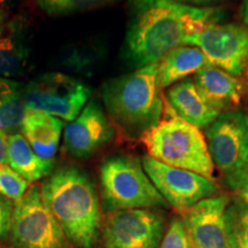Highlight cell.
<instances>
[{"label":"cell","instance_id":"cell-30","mask_svg":"<svg viewBox=\"0 0 248 248\" xmlns=\"http://www.w3.org/2000/svg\"><path fill=\"white\" fill-rule=\"evenodd\" d=\"M176 1H179V2H193V4H201V2H206L208 1V0H176Z\"/></svg>","mask_w":248,"mask_h":248},{"label":"cell","instance_id":"cell-14","mask_svg":"<svg viewBox=\"0 0 248 248\" xmlns=\"http://www.w3.org/2000/svg\"><path fill=\"white\" fill-rule=\"evenodd\" d=\"M193 82L207 104L219 114L235 110L243 100L244 83L213 64L194 74Z\"/></svg>","mask_w":248,"mask_h":248},{"label":"cell","instance_id":"cell-29","mask_svg":"<svg viewBox=\"0 0 248 248\" xmlns=\"http://www.w3.org/2000/svg\"><path fill=\"white\" fill-rule=\"evenodd\" d=\"M18 1H20V0H0V7H11V6L15 5Z\"/></svg>","mask_w":248,"mask_h":248},{"label":"cell","instance_id":"cell-12","mask_svg":"<svg viewBox=\"0 0 248 248\" xmlns=\"http://www.w3.org/2000/svg\"><path fill=\"white\" fill-rule=\"evenodd\" d=\"M230 201L226 194L214 195L179 213L193 248H230L225 223Z\"/></svg>","mask_w":248,"mask_h":248},{"label":"cell","instance_id":"cell-16","mask_svg":"<svg viewBox=\"0 0 248 248\" xmlns=\"http://www.w3.org/2000/svg\"><path fill=\"white\" fill-rule=\"evenodd\" d=\"M64 121L58 117L28 110L24 116L21 133L38 156L53 161L60 145Z\"/></svg>","mask_w":248,"mask_h":248},{"label":"cell","instance_id":"cell-28","mask_svg":"<svg viewBox=\"0 0 248 248\" xmlns=\"http://www.w3.org/2000/svg\"><path fill=\"white\" fill-rule=\"evenodd\" d=\"M240 16L243 18L245 27L248 28V0H243V1H241Z\"/></svg>","mask_w":248,"mask_h":248},{"label":"cell","instance_id":"cell-31","mask_svg":"<svg viewBox=\"0 0 248 248\" xmlns=\"http://www.w3.org/2000/svg\"><path fill=\"white\" fill-rule=\"evenodd\" d=\"M5 22H6L5 13H4V11H2V8L0 7V27H1Z\"/></svg>","mask_w":248,"mask_h":248},{"label":"cell","instance_id":"cell-19","mask_svg":"<svg viewBox=\"0 0 248 248\" xmlns=\"http://www.w3.org/2000/svg\"><path fill=\"white\" fill-rule=\"evenodd\" d=\"M8 166L31 184L52 173L53 161L38 156L21 132L8 136Z\"/></svg>","mask_w":248,"mask_h":248},{"label":"cell","instance_id":"cell-4","mask_svg":"<svg viewBox=\"0 0 248 248\" xmlns=\"http://www.w3.org/2000/svg\"><path fill=\"white\" fill-rule=\"evenodd\" d=\"M140 140L152 159L213 179L215 166L206 138L200 129L181 117L161 120Z\"/></svg>","mask_w":248,"mask_h":248},{"label":"cell","instance_id":"cell-18","mask_svg":"<svg viewBox=\"0 0 248 248\" xmlns=\"http://www.w3.org/2000/svg\"><path fill=\"white\" fill-rule=\"evenodd\" d=\"M30 49L22 26L16 21L0 27V77L12 78L26 70Z\"/></svg>","mask_w":248,"mask_h":248},{"label":"cell","instance_id":"cell-15","mask_svg":"<svg viewBox=\"0 0 248 248\" xmlns=\"http://www.w3.org/2000/svg\"><path fill=\"white\" fill-rule=\"evenodd\" d=\"M166 104L176 116L198 129L208 128L219 113L207 104L192 79H184L167 90Z\"/></svg>","mask_w":248,"mask_h":248},{"label":"cell","instance_id":"cell-9","mask_svg":"<svg viewBox=\"0 0 248 248\" xmlns=\"http://www.w3.org/2000/svg\"><path fill=\"white\" fill-rule=\"evenodd\" d=\"M185 45L200 48L210 64L233 76L248 70V28L239 24L210 23L188 37Z\"/></svg>","mask_w":248,"mask_h":248},{"label":"cell","instance_id":"cell-22","mask_svg":"<svg viewBox=\"0 0 248 248\" xmlns=\"http://www.w3.org/2000/svg\"><path fill=\"white\" fill-rule=\"evenodd\" d=\"M113 1L115 0H37L39 7L52 16L90 11Z\"/></svg>","mask_w":248,"mask_h":248},{"label":"cell","instance_id":"cell-27","mask_svg":"<svg viewBox=\"0 0 248 248\" xmlns=\"http://www.w3.org/2000/svg\"><path fill=\"white\" fill-rule=\"evenodd\" d=\"M8 137L7 135L0 130V166L8 164Z\"/></svg>","mask_w":248,"mask_h":248},{"label":"cell","instance_id":"cell-8","mask_svg":"<svg viewBox=\"0 0 248 248\" xmlns=\"http://www.w3.org/2000/svg\"><path fill=\"white\" fill-rule=\"evenodd\" d=\"M209 154L224 177L248 171V113H221L204 133Z\"/></svg>","mask_w":248,"mask_h":248},{"label":"cell","instance_id":"cell-10","mask_svg":"<svg viewBox=\"0 0 248 248\" xmlns=\"http://www.w3.org/2000/svg\"><path fill=\"white\" fill-rule=\"evenodd\" d=\"M142 168L156 190L176 212L182 213L199 201L214 197L218 185L214 179L188 170L173 168L150 156L142 157Z\"/></svg>","mask_w":248,"mask_h":248},{"label":"cell","instance_id":"cell-11","mask_svg":"<svg viewBox=\"0 0 248 248\" xmlns=\"http://www.w3.org/2000/svg\"><path fill=\"white\" fill-rule=\"evenodd\" d=\"M164 217L153 208L116 210L108 214L102 228L105 248H159Z\"/></svg>","mask_w":248,"mask_h":248},{"label":"cell","instance_id":"cell-25","mask_svg":"<svg viewBox=\"0 0 248 248\" xmlns=\"http://www.w3.org/2000/svg\"><path fill=\"white\" fill-rule=\"evenodd\" d=\"M14 202L0 195V240L9 237L13 218Z\"/></svg>","mask_w":248,"mask_h":248},{"label":"cell","instance_id":"cell-1","mask_svg":"<svg viewBox=\"0 0 248 248\" xmlns=\"http://www.w3.org/2000/svg\"><path fill=\"white\" fill-rule=\"evenodd\" d=\"M126 6L122 54L136 69L159 62L219 16L214 8L193 7L176 0H128Z\"/></svg>","mask_w":248,"mask_h":248},{"label":"cell","instance_id":"cell-23","mask_svg":"<svg viewBox=\"0 0 248 248\" xmlns=\"http://www.w3.org/2000/svg\"><path fill=\"white\" fill-rule=\"evenodd\" d=\"M30 184L8 164L0 166V195L16 202L26 194Z\"/></svg>","mask_w":248,"mask_h":248},{"label":"cell","instance_id":"cell-32","mask_svg":"<svg viewBox=\"0 0 248 248\" xmlns=\"http://www.w3.org/2000/svg\"><path fill=\"white\" fill-rule=\"evenodd\" d=\"M0 248H2V247H1V246H0Z\"/></svg>","mask_w":248,"mask_h":248},{"label":"cell","instance_id":"cell-21","mask_svg":"<svg viewBox=\"0 0 248 248\" xmlns=\"http://www.w3.org/2000/svg\"><path fill=\"white\" fill-rule=\"evenodd\" d=\"M225 223L230 248H248V204L238 198L231 200L225 212Z\"/></svg>","mask_w":248,"mask_h":248},{"label":"cell","instance_id":"cell-2","mask_svg":"<svg viewBox=\"0 0 248 248\" xmlns=\"http://www.w3.org/2000/svg\"><path fill=\"white\" fill-rule=\"evenodd\" d=\"M40 193L75 248H94L101 216L95 186L77 167H63L40 184Z\"/></svg>","mask_w":248,"mask_h":248},{"label":"cell","instance_id":"cell-6","mask_svg":"<svg viewBox=\"0 0 248 248\" xmlns=\"http://www.w3.org/2000/svg\"><path fill=\"white\" fill-rule=\"evenodd\" d=\"M9 240L14 248H71L66 234L46 206L40 186L31 185L14 202Z\"/></svg>","mask_w":248,"mask_h":248},{"label":"cell","instance_id":"cell-7","mask_svg":"<svg viewBox=\"0 0 248 248\" xmlns=\"http://www.w3.org/2000/svg\"><path fill=\"white\" fill-rule=\"evenodd\" d=\"M92 90L82 80L62 73L43 74L23 88L28 110L48 114L71 122L82 113Z\"/></svg>","mask_w":248,"mask_h":248},{"label":"cell","instance_id":"cell-17","mask_svg":"<svg viewBox=\"0 0 248 248\" xmlns=\"http://www.w3.org/2000/svg\"><path fill=\"white\" fill-rule=\"evenodd\" d=\"M210 64L200 48L181 45L168 52L157 62V80L160 89H167L179 80Z\"/></svg>","mask_w":248,"mask_h":248},{"label":"cell","instance_id":"cell-3","mask_svg":"<svg viewBox=\"0 0 248 248\" xmlns=\"http://www.w3.org/2000/svg\"><path fill=\"white\" fill-rule=\"evenodd\" d=\"M157 80V62L107 80L101 99L108 119L128 139H140L164 115V98Z\"/></svg>","mask_w":248,"mask_h":248},{"label":"cell","instance_id":"cell-20","mask_svg":"<svg viewBox=\"0 0 248 248\" xmlns=\"http://www.w3.org/2000/svg\"><path fill=\"white\" fill-rule=\"evenodd\" d=\"M27 111L23 88L20 83L0 77V130L6 135L21 132Z\"/></svg>","mask_w":248,"mask_h":248},{"label":"cell","instance_id":"cell-24","mask_svg":"<svg viewBox=\"0 0 248 248\" xmlns=\"http://www.w3.org/2000/svg\"><path fill=\"white\" fill-rule=\"evenodd\" d=\"M159 248H193L181 217H173Z\"/></svg>","mask_w":248,"mask_h":248},{"label":"cell","instance_id":"cell-13","mask_svg":"<svg viewBox=\"0 0 248 248\" xmlns=\"http://www.w3.org/2000/svg\"><path fill=\"white\" fill-rule=\"evenodd\" d=\"M114 131L106 111L92 99L64 129V146L71 156L88 159L113 138Z\"/></svg>","mask_w":248,"mask_h":248},{"label":"cell","instance_id":"cell-26","mask_svg":"<svg viewBox=\"0 0 248 248\" xmlns=\"http://www.w3.org/2000/svg\"><path fill=\"white\" fill-rule=\"evenodd\" d=\"M226 184L234 192L238 199L248 204V171L224 177Z\"/></svg>","mask_w":248,"mask_h":248},{"label":"cell","instance_id":"cell-5","mask_svg":"<svg viewBox=\"0 0 248 248\" xmlns=\"http://www.w3.org/2000/svg\"><path fill=\"white\" fill-rule=\"evenodd\" d=\"M102 204L107 212L166 207L167 201L145 172L140 161L114 155L100 168Z\"/></svg>","mask_w":248,"mask_h":248}]
</instances>
